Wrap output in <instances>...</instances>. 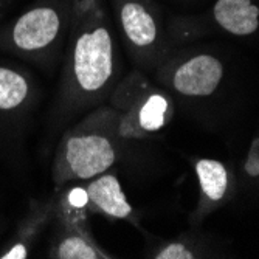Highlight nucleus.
<instances>
[{
    "instance_id": "obj_9",
    "label": "nucleus",
    "mask_w": 259,
    "mask_h": 259,
    "mask_svg": "<svg viewBox=\"0 0 259 259\" xmlns=\"http://www.w3.org/2000/svg\"><path fill=\"white\" fill-rule=\"evenodd\" d=\"M56 209V191L45 197H30L22 218L0 242V259H27L50 230Z\"/></svg>"
},
{
    "instance_id": "obj_2",
    "label": "nucleus",
    "mask_w": 259,
    "mask_h": 259,
    "mask_svg": "<svg viewBox=\"0 0 259 259\" xmlns=\"http://www.w3.org/2000/svg\"><path fill=\"white\" fill-rule=\"evenodd\" d=\"M118 123V110L104 103L62 131L50 166L55 188L85 182L115 166L129 143L120 135Z\"/></svg>"
},
{
    "instance_id": "obj_11",
    "label": "nucleus",
    "mask_w": 259,
    "mask_h": 259,
    "mask_svg": "<svg viewBox=\"0 0 259 259\" xmlns=\"http://www.w3.org/2000/svg\"><path fill=\"white\" fill-rule=\"evenodd\" d=\"M213 20L234 36H248L259 27V8L251 0H218L213 7Z\"/></svg>"
},
{
    "instance_id": "obj_15",
    "label": "nucleus",
    "mask_w": 259,
    "mask_h": 259,
    "mask_svg": "<svg viewBox=\"0 0 259 259\" xmlns=\"http://www.w3.org/2000/svg\"><path fill=\"white\" fill-rule=\"evenodd\" d=\"M11 2H13V0H0V20H2L4 14H5L7 10L10 8Z\"/></svg>"
},
{
    "instance_id": "obj_7",
    "label": "nucleus",
    "mask_w": 259,
    "mask_h": 259,
    "mask_svg": "<svg viewBox=\"0 0 259 259\" xmlns=\"http://www.w3.org/2000/svg\"><path fill=\"white\" fill-rule=\"evenodd\" d=\"M115 30L134 68L154 73L164 58L163 23L152 0H107Z\"/></svg>"
},
{
    "instance_id": "obj_5",
    "label": "nucleus",
    "mask_w": 259,
    "mask_h": 259,
    "mask_svg": "<svg viewBox=\"0 0 259 259\" xmlns=\"http://www.w3.org/2000/svg\"><path fill=\"white\" fill-rule=\"evenodd\" d=\"M85 186L67 183L56 188V209L47 257L50 259H112L93 238L89 225Z\"/></svg>"
},
{
    "instance_id": "obj_14",
    "label": "nucleus",
    "mask_w": 259,
    "mask_h": 259,
    "mask_svg": "<svg viewBox=\"0 0 259 259\" xmlns=\"http://www.w3.org/2000/svg\"><path fill=\"white\" fill-rule=\"evenodd\" d=\"M8 227H10V221L7 219V216L0 211V242H2L4 236L8 233Z\"/></svg>"
},
{
    "instance_id": "obj_8",
    "label": "nucleus",
    "mask_w": 259,
    "mask_h": 259,
    "mask_svg": "<svg viewBox=\"0 0 259 259\" xmlns=\"http://www.w3.org/2000/svg\"><path fill=\"white\" fill-rule=\"evenodd\" d=\"M157 79L169 84L179 95L190 98L209 97L224 78V64L211 55H196L180 62L160 64Z\"/></svg>"
},
{
    "instance_id": "obj_4",
    "label": "nucleus",
    "mask_w": 259,
    "mask_h": 259,
    "mask_svg": "<svg viewBox=\"0 0 259 259\" xmlns=\"http://www.w3.org/2000/svg\"><path fill=\"white\" fill-rule=\"evenodd\" d=\"M42 97V85L30 68L0 58V160L10 169H27V140Z\"/></svg>"
},
{
    "instance_id": "obj_1",
    "label": "nucleus",
    "mask_w": 259,
    "mask_h": 259,
    "mask_svg": "<svg viewBox=\"0 0 259 259\" xmlns=\"http://www.w3.org/2000/svg\"><path fill=\"white\" fill-rule=\"evenodd\" d=\"M61 78L44 126V148L87 112L109 101L124 62L104 0H78L62 58Z\"/></svg>"
},
{
    "instance_id": "obj_10",
    "label": "nucleus",
    "mask_w": 259,
    "mask_h": 259,
    "mask_svg": "<svg viewBox=\"0 0 259 259\" xmlns=\"http://www.w3.org/2000/svg\"><path fill=\"white\" fill-rule=\"evenodd\" d=\"M85 193L90 214H100L107 221H123L138 227L134 206L126 197L121 182L113 171L101 172L85 180Z\"/></svg>"
},
{
    "instance_id": "obj_13",
    "label": "nucleus",
    "mask_w": 259,
    "mask_h": 259,
    "mask_svg": "<svg viewBox=\"0 0 259 259\" xmlns=\"http://www.w3.org/2000/svg\"><path fill=\"white\" fill-rule=\"evenodd\" d=\"M244 171L250 179H259V137L253 140L244 163Z\"/></svg>"
},
{
    "instance_id": "obj_3",
    "label": "nucleus",
    "mask_w": 259,
    "mask_h": 259,
    "mask_svg": "<svg viewBox=\"0 0 259 259\" xmlns=\"http://www.w3.org/2000/svg\"><path fill=\"white\" fill-rule=\"evenodd\" d=\"M78 0H34L0 25V53L50 73L62 64Z\"/></svg>"
},
{
    "instance_id": "obj_6",
    "label": "nucleus",
    "mask_w": 259,
    "mask_h": 259,
    "mask_svg": "<svg viewBox=\"0 0 259 259\" xmlns=\"http://www.w3.org/2000/svg\"><path fill=\"white\" fill-rule=\"evenodd\" d=\"M107 103L118 110L120 135L129 141L148 138L169 121L171 103L166 93L154 87L146 73L137 68L123 76Z\"/></svg>"
},
{
    "instance_id": "obj_12",
    "label": "nucleus",
    "mask_w": 259,
    "mask_h": 259,
    "mask_svg": "<svg viewBox=\"0 0 259 259\" xmlns=\"http://www.w3.org/2000/svg\"><path fill=\"white\" fill-rule=\"evenodd\" d=\"M196 174L199 177L203 197L209 203H219L228 191V169L218 160L202 158L196 163Z\"/></svg>"
}]
</instances>
